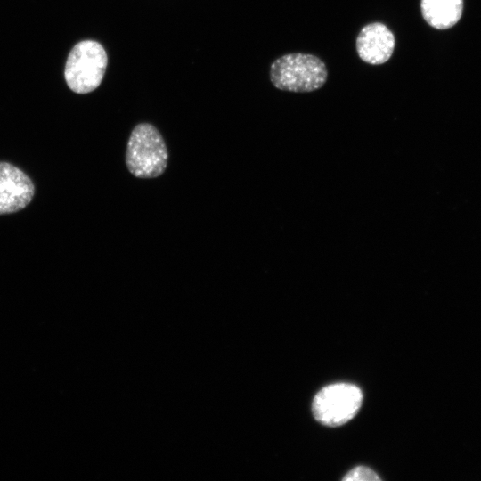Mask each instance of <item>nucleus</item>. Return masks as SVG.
I'll return each mask as SVG.
<instances>
[{
	"mask_svg": "<svg viewBox=\"0 0 481 481\" xmlns=\"http://www.w3.org/2000/svg\"><path fill=\"white\" fill-rule=\"evenodd\" d=\"M328 77L325 63L310 53H288L270 67V80L278 89L309 93L323 86Z\"/></svg>",
	"mask_w": 481,
	"mask_h": 481,
	"instance_id": "obj_1",
	"label": "nucleus"
},
{
	"mask_svg": "<svg viewBox=\"0 0 481 481\" xmlns=\"http://www.w3.org/2000/svg\"><path fill=\"white\" fill-rule=\"evenodd\" d=\"M168 152L159 131L147 122L132 130L126 146V164L138 178H155L166 170Z\"/></svg>",
	"mask_w": 481,
	"mask_h": 481,
	"instance_id": "obj_2",
	"label": "nucleus"
},
{
	"mask_svg": "<svg viewBox=\"0 0 481 481\" xmlns=\"http://www.w3.org/2000/svg\"><path fill=\"white\" fill-rule=\"evenodd\" d=\"M108 66L107 53L99 42L86 39L70 50L64 69L69 89L84 94L94 91L102 83Z\"/></svg>",
	"mask_w": 481,
	"mask_h": 481,
	"instance_id": "obj_3",
	"label": "nucleus"
},
{
	"mask_svg": "<svg viewBox=\"0 0 481 481\" xmlns=\"http://www.w3.org/2000/svg\"><path fill=\"white\" fill-rule=\"evenodd\" d=\"M363 393L349 383H336L321 389L313 401V413L322 424L337 427L349 421L358 412Z\"/></svg>",
	"mask_w": 481,
	"mask_h": 481,
	"instance_id": "obj_4",
	"label": "nucleus"
},
{
	"mask_svg": "<svg viewBox=\"0 0 481 481\" xmlns=\"http://www.w3.org/2000/svg\"><path fill=\"white\" fill-rule=\"evenodd\" d=\"M34 185L20 168L0 162V215L17 212L31 201Z\"/></svg>",
	"mask_w": 481,
	"mask_h": 481,
	"instance_id": "obj_5",
	"label": "nucleus"
},
{
	"mask_svg": "<svg viewBox=\"0 0 481 481\" xmlns=\"http://www.w3.org/2000/svg\"><path fill=\"white\" fill-rule=\"evenodd\" d=\"M395 39L393 32L383 23L373 22L364 26L356 38V51L366 63L380 65L393 54Z\"/></svg>",
	"mask_w": 481,
	"mask_h": 481,
	"instance_id": "obj_6",
	"label": "nucleus"
},
{
	"mask_svg": "<svg viewBox=\"0 0 481 481\" xmlns=\"http://www.w3.org/2000/svg\"><path fill=\"white\" fill-rule=\"evenodd\" d=\"M463 0H421L424 20L433 28L446 29L455 25L461 17Z\"/></svg>",
	"mask_w": 481,
	"mask_h": 481,
	"instance_id": "obj_7",
	"label": "nucleus"
},
{
	"mask_svg": "<svg viewBox=\"0 0 481 481\" xmlns=\"http://www.w3.org/2000/svg\"><path fill=\"white\" fill-rule=\"evenodd\" d=\"M343 480H380V477L371 469L367 467L358 466L351 469L344 477Z\"/></svg>",
	"mask_w": 481,
	"mask_h": 481,
	"instance_id": "obj_8",
	"label": "nucleus"
}]
</instances>
